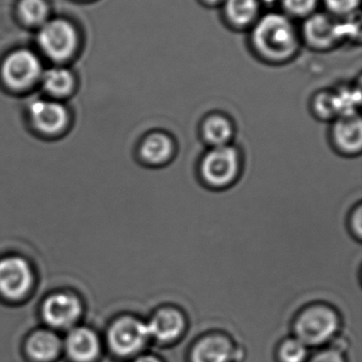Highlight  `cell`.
Here are the masks:
<instances>
[{"label":"cell","mask_w":362,"mask_h":362,"mask_svg":"<svg viewBox=\"0 0 362 362\" xmlns=\"http://www.w3.org/2000/svg\"><path fill=\"white\" fill-rule=\"evenodd\" d=\"M246 157L236 144L205 148L196 163L198 182L212 192H225L235 187L244 175Z\"/></svg>","instance_id":"cell-1"},{"label":"cell","mask_w":362,"mask_h":362,"mask_svg":"<svg viewBox=\"0 0 362 362\" xmlns=\"http://www.w3.org/2000/svg\"><path fill=\"white\" fill-rule=\"evenodd\" d=\"M252 38L257 51L271 61L288 59L298 46L293 23L278 13L265 15L255 25Z\"/></svg>","instance_id":"cell-2"},{"label":"cell","mask_w":362,"mask_h":362,"mask_svg":"<svg viewBox=\"0 0 362 362\" xmlns=\"http://www.w3.org/2000/svg\"><path fill=\"white\" fill-rule=\"evenodd\" d=\"M341 327L339 313L324 302L308 304L300 310L293 323L295 337L310 346H319L335 339Z\"/></svg>","instance_id":"cell-3"},{"label":"cell","mask_w":362,"mask_h":362,"mask_svg":"<svg viewBox=\"0 0 362 362\" xmlns=\"http://www.w3.org/2000/svg\"><path fill=\"white\" fill-rule=\"evenodd\" d=\"M180 146L171 132L164 129L147 132L136 146V157L140 165L148 169L169 167L178 157Z\"/></svg>","instance_id":"cell-4"},{"label":"cell","mask_w":362,"mask_h":362,"mask_svg":"<svg viewBox=\"0 0 362 362\" xmlns=\"http://www.w3.org/2000/svg\"><path fill=\"white\" fill-rule=\"evenodd\" d=\"M38 42L43 52L55 62L69 59L78 46V34L65 19L47 21L40 27Z\"/></svg>","instance_id":"cell-5"},{"label":"cell","mask_w":362,"mask_h":362,"mask_svg":"<svg viewBox=\"0 0 362 362\" xmlns=\"http://www.w3.org/2000/svg\"><path fill=\"white\" fill-rule=\"evenodd\" d=\"M43 68L35 53L28 49L13 51L1 65V78L6 86L25 90L33 86L42 76Z\"/></svg>","instance_id":"cell-6"},{"label":"cell","mask_w":362,"mask_h":362,"mask_svg":"<svg viewBox=\"0 0 362 362\" xmlns=\"http://www.w3.org/2000/svg\"><path fill=\"white\" fill-rule=\"evenodd\" d=\"M150 339L147 322L135 317H123L108 331V344L119 356L129 357L144 350Z\"/></svg>","instance_id":"cell-7"},{"label":"cell","mask_w":362,"mask_h":362,"mask_svg":"<svg viewBox=\"0 0 362 362\" xmlns=\"http://www.w3.org/2000/svg\"><path fill=\"white\" fill-rule=\"evenodd\" d=\"M327 139L332 150L344 158H357L362 152L361 114L339 117L329 123Z\"/></svg>","instance_id":"cell-8"},{"label":"cell","mask_w":362,"mask_h":362,"mask_svg":"<svg viewBox=\"0 0 362 362\" xmlns=\"http://www.w3.org/2000/svg\"><path fill=\"white\" fill-rule=\"evenodd\" d=\"M236 135L237 124L235 119L223 110L206 112L198 124V137L206 148L235 144Z\"/></svg>","instance_id":"cell-9"},{"label":"cell","mask_w":362,"mask_h":362,"mask_svg":"<svg viewBox=\"0 0 362 362\" xmlns=\"http://www.w3.org/2000/svg\"><path fill=\"white\" fill-rule=\"evenodd\" d=\"M150 339L159 344H172L178 341L187 327L184 312L178 306L163 305L157 308L147 322Z\"/></svg>","instance_id":"cell-10"},{"label":"cell","mask_w":362,"mask_h":362,"mask_svg":"<svg viewBox=\"0 0 362 362\" xmlns=\"http://www.w3.org/2000/svg\"><path fill=\"white\" fill-rule=\"evenodd\" d=\"M33 274L26 259L18 257L0 259V293L11 300L23 298L31 288Z\"/></svg>","instance_id":"cell-11"},{"label":"cell","mask_w":362,"mask_h":362,"mask_svg":"<svg viewBox=\"0 0 362 362\" xmlns=\"http://www.w3.org/2000/svg\"><path fill=\"white\" fill-rule=\"evenodd\" d=\"M29 116L33 127L40 133H60L68 122V112L59 102L36 100L29 106Z\"/></svg>","instance_id":"cell-12"},{"label":"cell","mask_w":362,"mask_h":362,"mask_svg":"<svg viewBox=\"0 0 362 362\" xmlns=\"http://www.w3.org/2000/svg\"><path fill=\"white\" fill-rule=\"evenodd\" d=\"M80 301L70 293L50 296L43 306L45 320L51 327L65 329L74 325L81 315Z\"/></svg>","instance_id":"cell-13"},{"label":"cell","mask_w":362,"mask_h":362,"mask_svg":"<svg viewBox=\"0 0 362 362\" xmlns=\"http://www.w3.org/2000/svg\"><path fill=\"white\" fill-rule=\"evenodd\" d=\"M235 348L227 336L210 334L200 338L191 349V362H232Z\"/></svg>","instance_id":"cell-14"},{"label":"cell","mask_w":362,"mask_h":362,"mask_svg":"<svg viewBox=\"0 0 362 362\" xmlns=\"http://www.w3.org/2000/svg\"><path fill=\"white\" fill-rule=\"evenodd\" d=\"M306 40L312 46L324 48L344 38L341 23H336L327 15L316 14L306 21L304 27Z\"/></svg>","instance_id":"cell-15"},{"label":"cell","mask_w":362,"mask_h":362,"mask_svg":"<svg viewBox=\"0 0 362 362\" xmlns=\"http://www.w3.org/2000/svg\"><path fill=\"white\" fill-rule=\"evenodd\" d=\"M66 349L70 358L74 361L89 362L98 356L99 341L89 329H76L68 335Z\"/></svg>","instance_id":"cell-16"},{"label":"cell","mask_w":362,"mask_h":362,"mask_svg":"<svg viewBox=\"0 0 362 362\" xmlns=\"http://www.w3.org/2000/svg\"><path fill=\"white\" fill-rule=\"evenodd\" d=\"M61 344L59 338L50 332L42 331L32 335L28 342L30 356L40 362L52 361L59 354Z\"/></svg>","instance_id":"cell-17"},{"label":"cell","mask_w":362,"mask_h":362,"mask_svg":"<svg viewBox=\"0 0 362 362\" xmlns=\"http://www.w3.org/2000/svg\"><path fill=\"white\" fill-rule=\"evenodd\" d=\"M40 81L45 91L57 98L69 95L74 85L72 72L63 67H53L46 70L43 72Z\"/></svg>","instance_id":"cell-18"},{"label":"cell","mask_w":362,"mask_h":362,"mask_svg":"<svg viewBox=\"0 0 362 362\" xmlns=\"http://www.w3.org/2000/svg\"><path fill=\"white\" fill-rule=\"evenodd\" d=\"M310 110L315 119L322 122L331 123L339 118V110L334 90L317 93L310 99Z\"/></svg>","instance_id":"cell-19"},{"label":"cell","mask_w":362,"mask_h":362,"mask_svg":"<svg viewBox=\"0 0 362 362\" xmlns=\"http://www.w3.org/2000/svg\"><path fill=\"white\" fill-rule=\"evenodd\" d=\"M225 12L236 25H247L259 13V0H225Z\"/></svg>","instance_id":"cell-20"},{"label":"cell","mask_w":362,"mask_h":362,"mask_svg":"<svg viewBox=\"0 0 362 362\" xmlns=\"http://www.w3.org/2000/svg\"><path fill=\"white\" fill-rule=\"evenodd\" d=\"M18 12L28 25L42 27L48 21L49 6L46 0H21Z\"/></svg>","instance_id":"cell-21"},{"label":"cell","mask_w":362,"mask_h":362,"mask_svg":"<svg viewBox=\"0 0 362 362\" xmlns=\"http://www.w3.org/2000/svg\"><path fill=\"white\" fill-rule=\"evenodd\" d=\"M278 357L280 362H306L308 346L298 338H288L278 346Z\"/></svg>","instance_id":"cell-22"},{"label":"cell","mask_w":362,"mask_h":362,"mask_svg":"<svg viewBox=\"0 0 362 362\" xmlns=\"http://www.w3.org/2000/svg\"><path fill=\"white\" fill-rule=\"evenodd\" d=\"M346 228L353 240L361 243L362 240V204L357 202L349 211L346 217Z\"/></svg>","instance_id":"cell-23"},{"label":"cell","mask_w":362,"mask_h":362,"mask_svg":"<svg viewBox=\"0 0 362 362\" xmlns=\"http://www.w3.org/2000/svg\"><path fill=\"white\" fill-rule=\"evenodd\" d=\"M318 0H284V6L288 12L303 16L316 8Z\"/></svg>","instance_id":"cell-24"},{"label":"cell","mask_w":362,"mask_h":362,"mask_svg":"<svg viewBox=\"0 0 362 362\" xmlns=\"http://www.w3.org/2000/svg\"><path fill=\"white\" fill-rule=\"evenodd\" d=\"M308 362H346V359L344 357V351L332 346L317 353Z\"/></svg>","instance_id":"cell-25"},{"label":"cell","mask_w":362,"mask_h":362,"mask_svg":"<svg viewBox=\"0 0 362 362\" xmlns=\"http://www.w3.org/2000/svg\"><path fill=\"white\" fill-rule=\"evenodd\" d=\"M361 0H325L327 8L337 14H348L356 10Z\"/></svg>","instance_id":"cell-26"},{"label":"cell","mask_w":362,"mask_h":362,"mask_svg":"<svg viewBox=\"0 0 362 362\" xmlns=\"http://www.w3.org/2000/svg\"><path fill=\"white\" fill-rule=\"evenodd\" d=\"M134 362H163L159 357L154 356V355H142V356L138 357Z\"/></svg>","instance_id":"cell-27"},{"label":"cell","mask_w":362,"mask_h":362,"mask_svg":"<svg viewBox=\"0 0 362 362\" xmlns=\"http://www.w3.org/2000/svg\"><path fill=\"white\" fill-rule=\"evenodd\" d=\"M208 2H210V4H217V2L222 1V0H206Z\"/></svg>","instance_id":"cell-28"},{"label":"cell","mask_w":362,"mask_h":362,"mask_svg":"<svg viewBox=\"0 0 362 362\" xmlns=\"http://www.w3.org/2000/svg\"><path fill=\"white\" fill-rule=\"evenodd\" d=\"M263 1L267 2V4H272V2L276 1V0H263Z\"/></svg>","instance_id":"cell-29"}]
</instances>
